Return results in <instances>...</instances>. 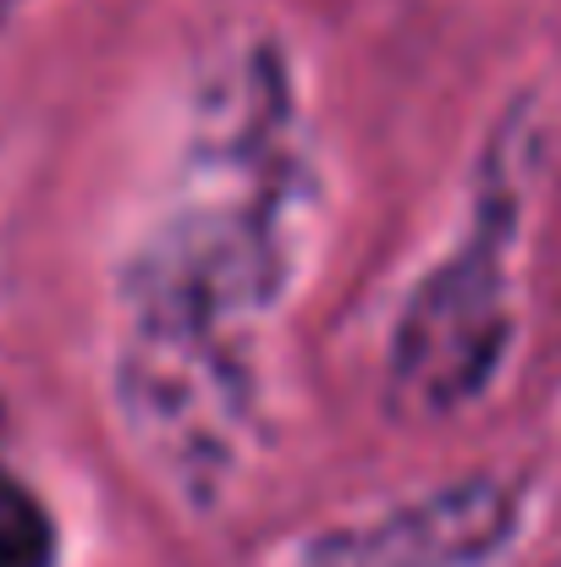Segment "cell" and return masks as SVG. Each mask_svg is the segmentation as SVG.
<instances>
[{
    "instance_id": "1",
    "label": "cell",
    "mask_w": 561,
    "mask_h": 567,
    "mask_svg": "<svg viewBox=\"0 0 561 567\" xmlns=\"http://www.w3.org/2000/svg\"><path fill=\"white\" fill-rule=\"evenodd\" d=\"M50 524L28 491L0 480V567H50Z\"/></svg>"
}]
</instances>
